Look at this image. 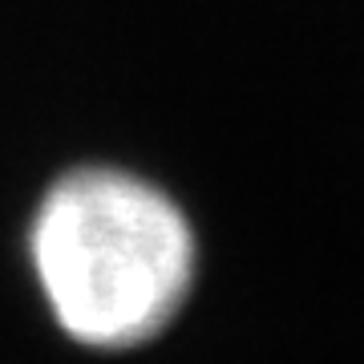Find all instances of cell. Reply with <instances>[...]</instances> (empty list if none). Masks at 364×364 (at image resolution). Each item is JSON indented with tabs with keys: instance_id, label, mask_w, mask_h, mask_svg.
Instances as JSON below:
<instances>
[{
	"instance_id": "6da1fadb",
	"label": "cell",
	"mask_w": 364,
	"mask_h": 364,
	"mask_svg": "<svg viewBox=\"0 0 364 364\" xmlns=\"http://www.w3.org/2000/svg\"><path fill=\"white\" fill-rule=\"evenodd\" d=\"M53 324L77 348L134 352L182 316L198 279V235L162 182L81 162L41 191L25 231Z\"/></svg>"
}]
</instances>
